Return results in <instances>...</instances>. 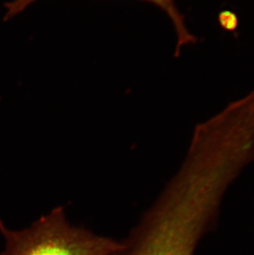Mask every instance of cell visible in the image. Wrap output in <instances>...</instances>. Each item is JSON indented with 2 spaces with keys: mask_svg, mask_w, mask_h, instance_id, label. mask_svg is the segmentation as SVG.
<instances>
[{
  "mask_svg": "<svg viewBox=\"0 0 254 255\" xmlns=\"http://www.w3.org/2000/svg\"><path fill=\"white\" fill-rule=\"evenodd\" d=\"M36 1L38 0H12L11 2H7V4L5 5L6 14H5L4 19H11L12 17L22 12L23 10L26 9V7L36 2ZM140 1L150 2L152 4L155 5L160 9L163 10V12H165L170 18L178 36L176 53H179L180 49L182 46L194 41V37L189 33L185 25L183 17L177 8L175 0H140Z\"/></svg>",
  "mask_w": 254,
  "mask_h": 255,
  "instance_id": "cell-2",
  "label": "cell"
},
{
  "mask_svg": "<svg viewBox=\"0 0 254 255\" xmlns=\"http://www.w3.org/2000/svg\"><path fill=\"white\" fill-rule=\"evenodd\" d=\"M0 232L6 244L0 255H115L123 245L72 226L62 207L22 231L10 230L0 220Z\"/></svg>",
  "mask_w": 254,
  "mask_h": 255,
  "instance_id": "cell-1",
  "label": "cell"
}]
</instances>
